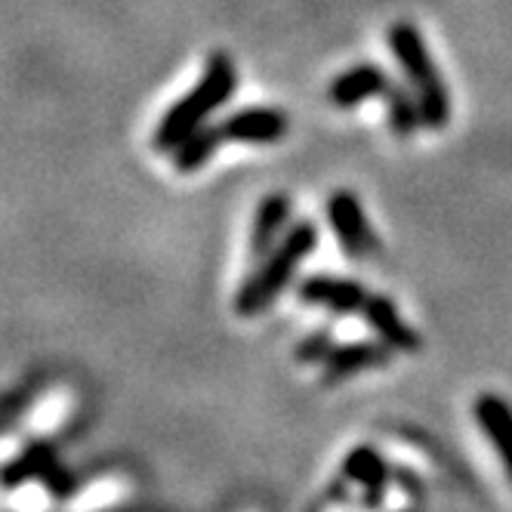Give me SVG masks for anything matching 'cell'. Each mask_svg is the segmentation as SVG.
<instances>
[{"label": "cell", "mask_w": 512, "mask_h": 512, "mask_svg": "<svg viewBox=\"0 0 512 512\" xmlns=\"http://www.w3.org/2000/svg\"><path fill=\"white\" fill-rule=\"evenodd\" d=\"M386 352L377 346H346L340 352H331V364H327V374H349V371H361V368H371V364L383 361Z\"/></svg>", "instance_id": "cell-16"}, {"label": "cell", "mask_w": 512, "mask_h": 512, "mask_svg": "<svg viewBox=\"0 0 512 512\" xmlns=\"http://www.w3.org/2000/svg\"><path fill=\"white\" fill-rule=\"evenodd\" d=\"M324 352H331V337L327 334H315L312 340H306L303 343V358H318V355H324Z\"/></svg>", "instance_id": "cell-17"}, {"label": "cell", "mask_w": 512, "mask_h": 512, "mask_svg": "<svg viewBox=\"0 0 512 512\" xmlns=\"http://www.w3.org/2000/svg\"><path fill=\"white\" fill-rule=\"evenodd\" d=\"M226 142H244V145H266L278 142L287 133V118L275 108H241V112L229 115L223 124Z\"/></svg>", "instance_id": "cell-5"}, {"label": "cell", "mask_w": 512, "mask_h": 512, "mask_svg": "<svg viewBox=\"0 0 512 512\" xmlns=\"http://www.w3.org/2000/svg\"><path fill=\"white\" fill-rule=\"evenodd\" d=\"M290 219V198L287 195H269L253 216V232H250V250L260 256L269 253V247L278 241L281 229Z\"/></svg>", "instance_id": "cell-9"}, {"label": "cell", "mask_w": 512, "mask_h": 512, "mask_svg": "<svg viewBox=\"0 0 512 512\" xmlns=\"http://www.w3.org/2000/svg\"><path fill=\"white\" fill-rule=\"evenodd\" d=\"M364 315H368L374 331L386 340V346H392V349H414L417 346L414 331L401 321V315L389 297H368V303H364Z\"/></svg>", "instance_id": "cell-10"}, {"label": "cell", "mask_w": 512, "mask_h": 512, "mask_svg": "<svg viewBox=\"0 0 512 512\" xmlns=\"http://www.w3.org/2000/svg\"><path fill=\"white\" fill-rule=\"evenodd\" d=\"M389 47H392V56L398 59L401 71H405L408 84L417 93L423 124L432 130H442L451 118V102H448L442 75H438V68L423 44V34L411 22H395L389 28Z\"/></svg>", "instance_id": "cell-2"}, {"label": "cell", "mask_w": 512, "mask_h": 512, "mask_svg": "<svg viewBox=\"0 0 512 512\" xmlns=\"http://www.w3.org/2000/svg\"><path fill=\"white\" fill-rule=\"evenodd\" d=\"M327 219H331V226L343 244V250L358 260V256H368L374 250V232H371V223L368 216H364L361 204L355 195L349 192H334L327 198Z\"/></svg>", "instance_id": "cell-4"}, {"label": "cell", "mask_w": 512, "mask_h": 512, "mask_svg": "<svg viewBox=\"0 0 512 512\" xmlns=\"http://www.w3.org/2000/svg\"><path fill=\"white\" fill-rule=\"evenodd\" d=\"M219 142H226L219 124L216 127H198L192 136H186L173 149V167L179 173H192V170L204 167L213 158V152L219 149Z\"/></svg>", "instance_id": "cell-12"}, {"label": "cell", "mask_w": 512, "mask_h": 512, "mask_svg": "<svg viewBox=\"0 0 512 512\" xmlns=\"http://www.w3.org/2000/svg\"><path fill=\"white\" fill-rule=\"evenodd\" d=\"M475 414H479L485 432L491 435L494 448L500 451L503 463L509 466V475H512V411L503 405L500 398H479V408H475Z\"/></svg>", "instance_id": "cell-13"}, {"label": "cell", "mask_w": 512, "mask_h": 512, "mask_svg": "<svg viewBox=\"0 0 512 512\" xmlns=\"http://www.w3.org/2000/svg\"><path fill=\"white\" fill-rule=\"evenodd\" d=\"M56 503V494L47 479L41 475H25L10 491H7V506L10 512H50Z\"/></svg>", "instance_id": "cell-14"}, {"label": "cell", "mask_w": 512, "mask_h": 512, "mask_svg": "<svg viewBox=\"0 0 512 512\" xmlns=\"http://www.w3.org/2000/svg\"><path fill=\"white\" fill-rule=\"evenodd\" d=\"M386 108H389V124L398 136H411L417 130V124H423L420 102H417V96H408L405 87L386 90Z\"/></svg>", "instance_id": "cell-15"}, {"label": "cell", "mask_w": 512, "mask_h": 512, "mask_svg": "<svg viewBox=\"0 0 512 512\" xmlns=\"http://www.w3.org/2000/svg\"><path fill=\"white\" fill-rule=\"evenodd\" d=\"M389 78L386 71H380L377 65H355L349 71L331 84L327 90V99H331L334 108H358L368 99H377V96H386L389 90Z\"/></svg>", "instance_id": "cell-6"}, {"label": "cell", "mask_w": 512, "mask_h": 512, "mask_svg": "<svg viewBox=\"0 0 512 512\" xmlns=\"http://www.w3.org/2000/svg\"><path fill=\"white\" fill-rule=\"evenodd\" d=\"M127 494H130V485L121 475H102V479H93L81 485L78 491H71L62 503V512H105L118 506L121 500H127Z\"/></svg>", "instance_id": "cell-8"}, {"label": "cell", "mask_w": 512, "mask_h": 512, "mask_svg": "<svg viewBox=\"0 0 512 512\" xmlns=\"http://www.w3.org/2000/svg\"><path fill=\"white\" fill-rule=\"evenodd\" d=\"M238 87V71L226 53H213L204 65V75L195 84L189 96H182L164 121L155 130V149L158 152H173L176 145L192 136L198 127H204V118H210L219 105H223Z\"/></svg>", "instance_id": "cell-1"}, {"label": "cell", "mask_w": 512, "mask_h": 512, "mask_svg": "<svg viewBox=\"0 0 512 512\" xmlns=\"http://www.w3.org/2000/svg\"><path fill=\"white\" fill-rule=\"evenodd\" d=\"M300 300H306L309 306L334 309V312H358V309H364V303H368V290L355 281H346V278L315 275V278L303 281Z\"/></svg>", "instance_id": "cell-7"}, {"label": "cell", "mask_w": 512, "mask_h": 512, "mask_svg": "<svg viewBox=\"0 0 512 512\" xmlns=\"http://www.w3.org/2000/svg\"><path fill=\"white\" fill-rule=\"evenodd\" d=\"M318 244V229L312 223H297L290 229L278 247L266 256V263L250 275V281L238 290L235 297V312L238 315H256L272 306V300L290 284L300 263L315 250Z\"/></svg>", "instance_id": "cell-3"}, {"label": "cell", "mask_w": 512, "mask_h": 512, "mask_svg": "<svg viewBox=\"0 0 512 512\" xmlns=\"http://www.w3.org/2000/svg\"><path fill=\"white\" fill-rule=\"evenodd\" d=\"M68 411H71V395L65 389H56V392L44 395L41 401H34L22 426L34 438H47L68 420Z\"/></svg>", "instance_id": "cell-11"}]
</instances>
